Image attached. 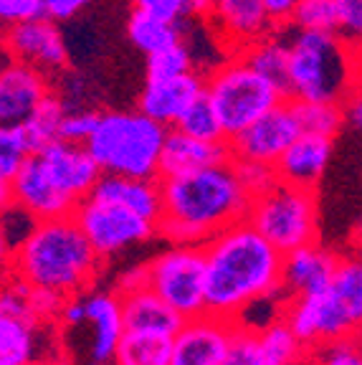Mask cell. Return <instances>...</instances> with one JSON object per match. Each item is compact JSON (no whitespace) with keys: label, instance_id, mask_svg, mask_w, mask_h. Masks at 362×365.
Masks as SVG:
<instances>
[{"label":"cell","instance_id":"1","mask_svg":"<svg viewBox=\"0 0 362 365\" xmlns=\"http://www.w3.org/2000/svg\"><path fill=\"white\" fill-rule=\"evenodd\" d=\"M205 254V312L241 319L254 302L281 294V251L249 221H236L210 236Z\"/></svg>","mask_w":362,"mask_h":365},{"label":"cell","instance_id":"2","mask_svg":"<svg viewBox=\"0 0 362 365\" xmlns=\"http://www.w3.org/2000/svg\"><path fill=\"white\" fill-rule=\"evenodd\" d=\"M162 213L157 236L170 244H200L236 221H244L251 195L241 188L231 160L180 175L160 178Z\"/></svg>","mask_w":362,"mask_h":365},{"label":"cell","instance_id":"3","mask_svg":"<svg viewBox=\"0 0 362 365\" xmlns=\"http://www.w3.org/2000/svg\"><path fill=\"white\" fill-rule=\"evenodd\" d=\"M104 262L71 216L36 221L33 228L13 246L11 272L31 287L51 289L61 297L81 294L96 287Z\"/></svg>","mask_w":362,"mask_h":365},{"label":"cell","instance_id":"4","mask_svg":"<svg viewBox=\"0 0 362 365\" xmlns=\"http://www.w3.org/2000/svg\"><path fill=\"white\" fill-rule=\"evenodd\" d=\"M286 99L342 104L360 91V46L332 31L286 26Z\"/></svg>","mask_w":362,"mask_h":365},{"label":"cell","instance_id":"5","mask_svg":"<svg viewBox=\"0 0 362 365\" xmlns=\"http://www.w3.org/2000/svg\"><path fill=\"white\" fill-rule=\"evenodd\" d=\"M167 127L140 109H99L84 148L102 173L157 178Z\"/></svg>","mask_w":362,"mask_h":365},{"label":"cell","instance_id":"6","mask_svg":"<svg viewBox=\"0 0 362 365\" xmlns=\"http://www.w3.org/2000/svg\"><path fill=\"white\" fill-rule=\"evenodd\" d=\"M203 94L221 122L223 140H231L286 99L284 91L254 71L241 53H228L218 66L203 74Z\"/></svg>","mask_w":362,"mask_h":365},{"label":"cell","instance_id":"7","mask_svg":"<svg viewBox=\"0 0 362 365\" xmlns=\"http://www.w3.org/2000/svg\"><path fill=\"white\" fill-rule=\"evenodd\" d=\"M246 221L281 254L319 241L317 190L276 180L272 188L251 198Z\"/></svg>","mask_w":362,"mask_h":365},{"label":"cell","instance_id":"8","mask_svg":"<svg viewBox=\"0 0 362 365\" xmlns=\"http://www.w3.org/2000/svg\"><path fill=\"white\" fill-rule=\"evenodd\" d=\"M145 269L148 287L182 319L205 312V254L200 244H170Z\"/></svg>","mask_w":362,"mask_h":365},{"label":"cell","instance_id":"9","mask_svg":"<svg viewBox=\"0 0 362 365\" xmlns=\"http://www.w3.org/2000/svg\"><path fill=\"white\" fill-rule=\"evenodd\" d=\"M71 218L76 221L84 239L89 241L94 254L104 264L109 259L122 257L125 251L135 249V246L148 244L157 236V223L137 216V213L127 211L122 205L96 200L91 195L81 198L74 205Z\"/></svg>","mask_w":362,"mask_h":365},{"label":"cell","instance_id":"10","mask_svg":"<svg viewBox=\"0 0 362 365\" xmlns=\"http://www.w3.org/2000/svg\"><path fill=\"white\" fill-rule=\"evenodd\" d=\"M281 317L299 337L306 353L322 348L327 342L360 335V319L352 317L350 309L329 287L309 294L289 297Z\"/></svg>","mask_w":362,"mask_h":365},{"label":"cell","instance_id":"11","mask_svg":"<svg viewBox=\"0 0 362 365\" xmlns=\"http://www.w3.org/2000/svg\"><path fill=\"white\" fill-rule=\"evenodd\" d=\"M0 38H3V48H6L11 61L29 63L48 79H53L71 66L66 34H63L61 23L51 21L48 16L16 23V26L3 31Z\"/></svg>","mask_w":362,"mask_h":365},{"label":"cell","instance_id":"12","mask_svg":"<svg viewBox=\"0 0 362 365\" xmlns=\"http://www.w3.org/2000/svg\"><path fill=\"white\" fill-rule=\"evenodd\" d=\"M296 135H299V125H296L294 109L289 99H284L281 104L261 114L249 127H244L238 135L226 140L228 155L238 160H256V163L274 165Z\"/></svg>","mask_w":362,"mask_h":365},{"label":"cell","instance_id":"13","mask_svg":"<svg viewBox=\"0 0 362 365\" xmlns=\"http://www.w3.org/2000/svg\"><path fill=\"white\" fill-rule=\"evenodd\" d=\"M203 21L228 53L244 51L246 46L276 31L261 0H210Z\"/></svg>","mask_w":362,"mask_h":365},{"label":"cell","instance_id":"14","mask_svg":"<svg viewBox=\"0 0 362 365\" xmlns=\"http://www.w3.org/2000/svg\"><path fill=\"white\" fill-rule=\"evenodd\" d=\"M236 319L215 317L210 312L182 319L172 335L170 365H221Z\"/></svg>","mask_w":362,"mask_h":365},{"label":"cell","instance_id":"15","mask_svg":"<svg viewBox=\"0 0 362 365\" xmlns=\"http://www.w3.org/2000/svg\"><path fill=\"white\" fill-rule=\"evenodd\" d=\"M33 155L38 158L46 175L53 180V185L63 190L68 198H74L76 203L91 193L94 182L102 175L99 165L94 163V158L84 145L53 140V143L36 150Z\"/></svg>","mask_w":362,"mask_h":365},{"label":"cell","instance_id":"16","mask_svg":"<svg viewBox=\"0 0 362 365\" xmlns=\"http://www.w3.org/2000/svg\"><path fill=\"white\" fill-rule=\"evenodd\" d=\"M13 205L29 213L33 221H46V218L71 216L76 200L68 198L63 190L53 185V180L46 175L38 158L31 155L21 165V170L11 178Z\"/></svg>","mask_w":362,"mask_h":365},{"label":"cell","instance_id":"17","mask_svg":"<svg viewBox=\"0 0 362 365\" xmlns=\"http://www.w3.org/2000/svg\"><path fill=\"white\" fill-rule=\"evenodd\" d=\"M48 94V76L29 63L8 58L0 66V125H23Z\"/></svg>","mask_w":362,"mask_h":365},{"label":"cell","instance_id":"18","mask_svg":"<svg viewBox=\"0 0 362 365\" xmlns=\"http://www.w3.org/2000/svg\"><path fill=\"white\" fill-rule=\"evenodd\" d=\"M332 148L334 140H329V137L299 132L274 163L276 180L296 185V188L317 190L324 173H327Z\"/></svg>","mask_w":362,"mask_h":365},{"label":"cell","instance_id":"19","mask_svg":"<svg viewBox=\"0 0 362 365\" xmlns=\"http://www.w3.org/2000/svg\"><path fill=\"white\" fill-rule=\"evenodd\" d=\"M200 94H203V74L195 68L170 79H145V86L137 97V109L148 114L150 120L172 127Z\"/></svg>","mask_w":362,"mask_h":365},{"label":"cell","instance_id":"20","mask_svg":"<svg viewBox=\"0 0 362 365\" xmlns=\"http://www.w3.org/2000/svg\"><path fill=\"white\" fill-rule=\"evenodd\" d=\"M340 257L332 249L311 241L281 254V294L299 297L329 287Z\"/></svg>","mask_w":362,"mask_h":365},{"label":"cell","instance_id":"21","mask_svg":"<svg viewBox=\"0 0 362 365\" xmlns=\"http://www.w3.org/2000/svg\"><path fill=\"white\" fill-rule=\"evenodd\" d=\"M228 143L226 140H200V137L185 135V132L167 127L162 153H160V175H180V173L200 170V168L221 165L228 163Z\"/></svg>","mask_w":362,"mask_h":365},{"label":"cell","instance_id":"22","mask_svg":"<svg viewBox=\"0 0 362 365\" xmlns=\"http://www.w3.org/2000/svg\"><path fill=\"white\" fill-rule=\"evenodd\" d=\"M91 198L122 205L137 216L157 223L162 213V195H160V178H132L102 173L91 188Z\"/></svg>","mask_w":362,"mask_h":365},{"label":"cell","instance_id":"23","mask_svg":"<svg viewBox=\"0 0 362 365\" xmlns=\"http://www.w3.org/2000/svg\"><path fill=\"white\" fill-rule=\"evenodd\" d=\"M84 325L91 327L89 360H94V363H109L119 337L125 332L122 304H119L117 292H107V289L84 292Z\"/></svg>","mask_w":362,"mask_h":365},{"label":"cell","instance_id":"24","mask_svg":"<svg viewBox=\"0 0 362 365\" xmlns=\"http://www.w3.org/2000/svg\"><path fill=\"white\" fill-rule=\"evenodd\" d=\"M122 304V319L125 330H145V332H160V335H175L177 327L182 325V317L165 304L150 287L130 289L119 294Z\"/></svg>","mask_w":362,"mask_h":365},{"label":"cell","instance_id":"25","mask_svg":"<svg viewBox=\"0 0 362 365\" xmlns=\"http://www.w3.org/2000/svg\"><path fill=\"white\" fill-rule=\"evenodd\" d=\"M172 335L145 330H125L109 365H170Z\"/></svg>","mask_w":362,"mask_h":365},{"label":"cell","instance_id":"26","mask_svg":"<svg viewBox=\"0 0 362 365\" xmlns=\"http://www.w3.org/2000/svg\"><path fill=\"white\" fill-rule=\"evenodd\" d=\"M244 56L254 71H259L264 79H269L274 86L284 91L286 97V68H289V46L284 29H276L274 34L264 36L256 43L246 46L244 51H238Z\"/></svg>","mask_w":362,"mask_h":365},{"label":"cell","instance_id":"27","mask_svg":"<svg viewBox=\"0 0 362 365\" xmlns=\"http://www.w3.org/2000/svg\"><path fill=\"white\" fill-rule=\"evenodd\" d=\"M41 330L43 327L0 312V365H29L43 360L38 355Z\"/></svg>","mask_w":362,"mask_h":365},{"label":"cell","instance_id":"28","mask_svg":"<svg viewBox=\"0 0 362 365\" xmlns=\"http://www.w3.org/2000/svg\"><path fill=\"white\" fill-rule=\"evenodd\" d=\"M256 340H259L264 365H301L306 360V348L284 322L281 314L272 319L267 327L256 330Z\"/></svg>","mask_w":362,"mask_h":365},{"label":"cell","instance_id":"29","mask_svg":"<svg viewBox=\"0 0 362 365\" xmlns=\"http://www.w3.org/2000/svg\"><path fill=\"white\" fill-rule=\"evenodd\" d=\"M127 38L137 51L148 56V53L180 38V23L162 21V18L152 16L148 11L132 8L130 18H127Z\"/></svg>","mask_w":362,"mask_h":365},{"label":"cell","instance_id":"30","mask_svg":"<svg viewBox=\"0 0 362 365\" xmlns=\"http://www.w3.org/2000/svg\"><path fill=\"white\" fill-rule=\"evenodd\" d=\"M291 109H294L296 125L299 132H309V135H322V137H334L340 135L345 127V117H342V107L332 102H296L289 99Z\"/></svg>","mask_w":362,"mask_h":365},{"label":"cell","instance_id":"31","mask_svg":"<svg viewBox=\"0 0 362 365\" xmlns=\"http://www.w3.org/2000/svg\"><path fill=\"white\" fill-rule=\"evenodd\" d=\"M63 112H66L63 102L51 91V94L31 112L29 120L21 125L26 137H29L31 148H33V153L43 148V145L58 140V125H61V120H63Z\"/></svg>","mask_w":362,"mask_h":365},{"label":"cell","instance_id":"32","mask_svg":"<svg viewBox=\"0 0 362 365\" xmlns=\"http://www.w3.org/2000/svg\"><path fill=\"white\" fill-rule=\"evenodd\" d=\"M329 289L340 297L350 314L362 322V264L357 257H340Z\"/></svg>","mask_w":362,"mask_h":365},{"label":"cell","instance_id":"33","mask_svg":"<svg viewBox=\"0 0 362 365\" xmlns=\"http://www.w3.org/2000/svg\"><path fill=\"white\" fill-rule=\"evenodd\" d=\"M145 58H148L145 61V79H170V76H180L195 68L192 66L190 48H187L182 38L148 53Z\"/></svg>","mask_w":362,"mask_h":365},{"label":"cell","instance_id":"34","mask_svg":"<svg viewBox=\"0 0 362 365\" xmlns=\"http://www.w3.org/2000/svg\"><path fill=\"white\" fill-rule=\"evenodd\" d=\"M172 127L185 132V135L200 137V140H223L221 122L215 117L213 107H210V102L205 99V94H200V97L180 114V120Z\"/></svg>","mask_w":362,"mask_h":365},{"label":"cell","instance_id":"35","mask_svg":"<svg viewBox=\"0 0 362 365\" xmlns=\"http://www.w3.org/2000/svg\"><path fill=\"white\" fill-rule=\"evenodd\" d=\"M31 155L33 148L21 125H0V178L11 180Z\"/></svg>","mask_w":362,"mask_h":365},{"label":"cell","instance_id":"36","mask_svg":"<svg viewBox=\"0 0 362 365\" xmlns=\"http://www.w3.org/2000/svg\"><path fill=\"white\" fill-rule=\"evenodd\" d=\"M132 8L148 11L152 16L162 18L170 23L182 21H195V18H205L210 8V0H132Z\"/></svg>","mask_w":362,"mask_h":365},{"label":"cell","instance_id":"37","mask_svg":"<svg viewBox=\"0 0 362 365\" xmlns=\"http://www.w3.org/2000/svg\"><path fill=\"white\" fill-rule=\"evenodd\" d=\"M0 312L8 317L23 319V322H31V325H38L33 319V312H31V284L13 272L0 282Z\"/></svg>","mask_w":362,"mask_h":365},{"label":"cell","instance_id":"38","mask_svg":"<svg viewBox=\"0 0 362 365\" xmlns=\"http://www.w3.org/2000/svg\"><path fill=\"white\" fill-rule=\"evenodd\" d=\"M221 365H264L259 340H256V330L244 325L241 319L233 322L231 340H228V348H226V355H223Z\"/></svg>","mask_w":362,"mask_h":365},{"label":"cell","instance_id":"39","mask_svg":"<svg viewBox=\"0 0 362 365\" xmlns=\"http://www.w3.org/2000/svg\"><path fill=\"white\" fill-rule=\"evenodd\" d=\"M289 26L334 34V0H299Z\"/></svg>","mask_w":362,"mask_h":365},{"label":"cell","instance_id":"40","mask_svg":"<svg viewBox=\"0 0 362 365\" xmlns=\"http://www.w3.org/2000/svg\"><path fill=\"white\" fill-rule=\"evenodd\" d=\"M231 168L236 180L241 182V188L254 198V195L264 193L267 188H272L276 182V173H274V165H267V163H256V160H238L231 158Z\"/></svg>","mask_w":362,"mask_h":365},{"label":"cell","instance_id":"41","mask_svg":"<svg viewBox=\"0 0 362 365\" xmlns=\"http://www.w3.org/2000/svg\"><path fill=\"white\" fill-rule=\"evenodd\" d=\"M311 355H314L311 365H362L360 335L327 342L322 348L311 350Z\"/></svg>","mask_w":362,"mask_h":365},{"label":"cell","instance_id":"42","mask_svg":"<svg viewBox=\"0 0 362 365\" xmlns=\"http://www.w3.org/2000/svg\"><path fill=\"white\" fill-rule=\"evenodd\" d=\"M334 34L347 43L360 46L362 0H334Z\"/></svg>","mask_w":362,"mask_h":365},{"label":"cell","instance_id":"43","mask_svg":"<svg viewBox=\"0 0 362 365\" xmlns=\"http://www.w3.org/2000/svg\"><path fill=\"white\" fill-rule=\"evenodd\" d=\"M96 114H99V109H66L61 125H58V140L84 145L86 137L94 130Z\"/></svg>","mask_w":362,"mask_h":365},{"label":"cell","instance_id":"44","mask_svg":"<svg viewBox=\"0 0 362 365\" xmlns=\"http://www.w3.org/2000/svg\"><path fill=\"white\" fill-rule=\"evenodd\" d=\"M38 16H46L43 0H0V31Z\"/></svg>","mask_w":362,"mask_h":365},{"label":"cell","instance_id":"45","mask_svg":"<svg viewBox=\"0 0 362 365\" xmlns=\"http://www.w3.org/2000/svg\"><path fill=\"white\" fill-rule=\"evenodd\" d=\"M89 6H94V0H46L43 13L56 23H68L81 16Z\"/></svg>","mask_w":362,"mask_h":365},{"label":"cell","instance_id":"46","mask_svg":"<svg viewBox=\"0 0 362 365\" xmlns=\"http://www.w3.org/2000/svg\"><path fill=\"white\" fill-rule=\"evenodd\" d=\"M56 325L61 330H79V327H84V292L63 299L61 312L56 317Z\"/></svg>","mask_w":362,"mask_h":365},{"label":"cell","instance_id":"47","mask_svg":"<svg viewBox=\"0 0 362 365\" xmlns=\"http://www.w3.org/2000/svg\"><path fill=\"white\" fill-rule=\"evenodd\" d=\"M296 3H299V0H261V6L269 13V18L274 21L276 29H286L289 23H291Z\"/></svg>","mask_w":362,"mask_h":365},{"label":"cell","instance_id":"48","mask_svg":"<svg viewBox=\"0 0 362 365\" xmlns=\"http://www.w3.org/2000/svg\"><path fill=\"white\" fill-rule=\"evenodd\" d=\"M140 287H148V269H145V264H137V267H132V269H127V272L119 274L114 292L122 294V292L140 289Z\"/></svg>","mask_w":362,"mask_h":365},{"label":"cell","instance_id":"49","mask_svg":"<svg viewBox=\"0 0 362 365\" xmlns=\"http://www.w3.org/2000/svg\"><path fill=\"white\" fill-rule=\"evenodd\" d=\"M342 107V117H345V127H352V130H360L362 125V102H360V91H355L352 97H347Z\"/></svg>","mask_w":362,"mask_h":365},{"label":"cell","instance_id":"50","mask_svg":"<svg viewBox=\"0 0 362 365\" xmlns=\"http://www.w3.org/2000/svg\"><path fill=\"white\" fill-rule=\"evenodd\" d=\"M11 257H13V246L8 244V239L0 231V282L11 274Z\"/></svg>","mask_w":362,"mask_h":365},{"label":"cell","instance_id":"51","mask_svg":"<svg viewBox=\"0 0 362 365\" xmlns=\"http://www.w3.org/2000/svg\"><path fill=\"white\" fill-rule=\"evenodd\" d=\"M13 205V190H11V180L8 178H0V218L3 213Z\"/></svg>","mask_w":362,"mask_h":365},{"label":"cell","instance_id":"52","mask_svg":"<svg viewBox=\"0 0 362 365\" xmlns=\"http://www.w3.org/2000/svg\"><path fill=\"white\" fill-rule=\"evenodd\" d=\"M46 365H74V363H71L66 355H58V358H53V360H46Z\"/></svg>","mask_w":362,"mask_h":365},{"label":"cell","instance_id":"53","mask_svg":"<svg viewBox=\"0 0 362 365\" xmlns=\"http://www.w3.org/2000/svg\"><path fill=\"white\" fill-rule=\"evenodd\" d=\"M29 365H46V360H36V363H29Z\"/></svg>","mask_w":362,"mask_h":365},{"label":"cell","instance_id":"54","mask_svg":"<svg viewBox=\"0 0 362 365\" xmlns=\"http://www.w3.org/2000/svg\"><path fill=\"white\" fill-rule=\"evenodd\" d=\"M86 365H109V363H94V360H89Z\"/></svg>","mask_w":362,"mask_h":365},{"label":"cell","instance_id":"55","mask_svg":"<svg viewBox=\"0 0 362 365\" xmlns=\"http://www.w3.org/2000/svg\"><path fill=\"white\" fill-rule=\"evenodd\" d=\"M43 3H46V0H43Z\"/></svg>","mask_w":362,"mask_h":365}]
</instances>
